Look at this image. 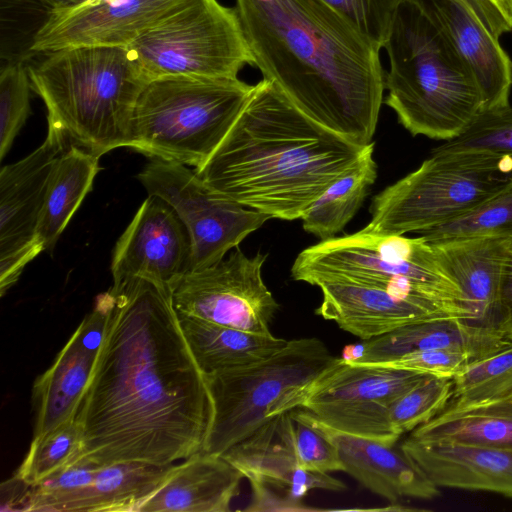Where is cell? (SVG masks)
Segmentation results:
<instances>
[{"instance_id":"1","label":"cell","mask_w":512,"mask_h":512,"mask_svg":"<svg viewBox=\"0 0 512 512\" xmlns=\"http://www.w3.org/2000/svg\"><path fill=\"white\" fill-rule=\"evenodd\" d=\"M106 332L75 421L82 458L172 464L202 450L213 408L171 292L113 283Z\"/></svg>"},{"instance_id":"2","label":"cell","mask_w":512,"mask_h":512,"mask_svg":"<svg viewBox=\"0 0 512 512\" xmlns=\"http://www.w3.org/2000/svg\"><path fill=\"white\" fill-rule=\"evenodd\" d=\"M263 79L307 116L365 146L383 102L380 48L323 0H235Z\"/></svg>"},{"instance_id":"3","label":"cell","mask_w":512,"mask_h":512,"mask_svg":"<svg viewBox=\"0 0 512 512\" xmlns=\"http://www.w3.org/2000/svg\"><path fill=\"white\" fill-rule=\"evenodd\" d=\"M365 146L325 128L262 79L220 145L194 170L213 191L292 221L301 219Z\"/></svg>"},{"instance_id":"4","label":"cell","mask_w":512,"mask_h":512,"mask_svg":"<svg viewBox=\"0 0 512 512\" xmlns=\"http://www.w3.org/2000/svg\"><path fill=\"white\" fill-rule=\"evenodd\" d=\"M47 109L48 129L69 145L101 156L128 147L137 99L146 82L125 47H75L46 53L28 67Z\"/></svg>"},{"instance_id":"5","label":"cell","mask_w":512,"mask_h":512,"mask_svg":"<svg viewBox=\"0 0 512 512\" xmlns=\"http://www.w3.org/2000/svg\"><path fill=\"white\" fill-rule=\"evenodd\" d=\"M383 48L385 104L413 136L451 140L483 111L474 78L415 0L400 4Z\"/></svg>"},{"instance_id":"6","label":"cell","mask_w":512,"mask_h":512,"mask_svg":"<svg viewBox=\"0 0 512 512\" xmlns=\"http://www.w3.org/2000/svg\"><path fill=\"white\" fill-rule=\"evenodd\" d=\"M291 276L317 286L351 281L427 299L469 323L464 292L437 248L423 236L368 230L321 240L296 257Z\"/></svg>"},{"instance_id":"7","label":"cell","mask_w":512,"mask_h":512,"mask_svg":"<svg viewBox=\"0 0 512 512\" xmlns=\"http://www.w3.org/2000/svg\"><path fill=\"white\" fill-rule=\"evenodd\" d=\"M253 89L238 77L151 80L137 99L128 147L199 168L225 138Z\"/></svg>"},{"instance_id":"8","label":"cell","mask_w":512,"mask_h":512,"mask_svg":"<svg viewBox=\"0 0 512 512\" xmlns=\"http://www.w3.org/2000/svg\"><path fill=\"white\" fill-rule=\"evenodd\" d=\"M221 456L251 484L253 499L245 510L300 509L311 490L346 489L329 474L344 470L335 443L303 407L270 418Z\"/></svg>"},{"instance_id":"9","label":"cell","mask_w":512,"mask_h":512,"mask_svg":"<svg viewBox=\"0 0 512 512\" xmlns=\"http://www.w3.org/2000/svg\"><path fill=\"white\" fill-rule=\"evenodd\" d=\"M512 187V155L442 153L376 194L368 230L420 234L450 222Z\"/></svg>"},{"instance_id":"10","label":"cell","mask_w":512,"mask_h":512,"mask_svg":"<svg viewBox=\"0 0 512 512\" xmlns=\"http://www.w3.org/2000/svg\"><path fill=\"white\" fill-rule=\"evenodd\" d=\"M335 359L323 341L304 337L287 341L265 360L204 374L213 414L202 451L221 456L270 418L299 407Z\"/></svg>"},{"instance_id":"11","label":"cell","mask_w":512,"mask_h":512,"mask_svg":"<svg viewBox=\"0 0 512 512\" xmlns=\"http://www.w3.org/2000/svg\"><path fill=\"white\" fill-rule=\"evenodd\" d=\"M141 78H235L254 65L235 8L181 0L127 47Z\"/></svg>"},{"instance_id":"12","label":"cell","mask_w":512,"mask_h":512,"mask_svg":"<svg viewBox=\"0 0 512 512\" xmlns=\"http://www.w3.org/2000/svg\"><path fill=\"white\" fill-rule=\"evenodd\" d=\"M426 374L384 364L334 360L306 391L299 407L339 432L395 445L390 404Z\"/></svg>"},{"instance_id":"13","label":"cell","mask_w":512,"mask_h":512,"mask_svg":"<svg viewBox=\"0 0 512 512\" xmlns=\"http://www.w3.org/2000/svg\"><path fill=\"white\" fill-rule=\"evenodd\" d=\"M148 195L165 200L185 225L191 242L190 270L221 261L271 217L210 189L186 165L152 160L137 175Z\"/></svg>"},{"instance_id":"14","label":"cell","mask_w":512,"mask_h":512,"mask_svg":"<svg viewBox=\"0 0 512 512\" xmlns=\"http://www.w3.org/2000/svg\"><path fill=\"white\" fill-rule=\"evenodd\" d=\"M267 254L246 256L239 248L209 267L188 271L171 290L177 313L269 335L278 303L265 285Z\"/></svg>"},{"instance_id":"15","label":"cell","mask_w":512,"mask_h":512,"mask_svg":"<svg viewBox=\"0 0 512 512\" xmlns=\"http://www.w3.org/2000/svg\"><path fill=\"white\" fill-rule=\"evenodd\" d=\"M70 147L48 129L44 142L0 171V291L18 280L24 267L44 247L37 237L48 178L56 158Z\"/></svg>"},{"instance_id":"16","label":"cell","mask_w":512,"mask_h":512,"mask_svg":"<svg viewBox=\"0 0 512 512\" xmlns=\"http://www.w3.org/2000/svg\"><path fill=\"white\" fill-rule=\"evenodd\" d=\"M191 242L175 210L149 195L118 239L112 257L113 283L144 279L171 292L190 270Z\"/></svg>"},{"instance_id":"17","label":"cell","mask_w":512,"mask_h":512,"mask_svg":"<svg viewBox=\"0 0 512 512\" xmlns=\"http://www.w3.org/2000/svg\"><path fill=\"white\" fill-rule=\"evenodd\" d=\"M181 0H84L50 9L30 49L50 53L75 47H127Z\"/></svg>"},{"instance_id":"18","label":"cell","mask_w":512,"mask_h":512,"mask_svg":"<svg viewBox=\"0 0 512 512\" xmlns=\"http://www.w3.org/2000/svg\"><path fill=\"white\" fill-rule=\"evenodd\" d=\"M322 300L315 313L362 340L434 319H458L443 307L382 286L351 281L317 285Z\"/></svg>"},{"instance_id":"19","label":"cell","mask_w":512,"mask_h":512,"mask_svg":"<svg viewBox=\"0 0 512 512\" xmlns=\"http://www.w3.org/2000/svg\"><path fill=\"white\" fill-rule=\"evenodd\" d=\"M474 78L483 111L510 105L512 60L495 37L455 0H415Z\"/></svg>"},{"instance_id":"20","label":"cell","mask_w":512,"mask_h":512,"mask_svg":"<svg viewBox=\"0 0 512 512\" xmlns=\"http://www.w3.org/2000/svg\"><path fill=\"white\" fill-rule=\"evenodd\" d=\"M437 487L485 491L512 498V451L407 437L401 444Z\"/></svg>"},{"instance_id":"21","label":"cell","mask_w":512,"mask_h":512,"mask_svg":"<svg viewBox=\"0 0 512 512\" xmlns=\"http://www.w3.org/2000/svg\"><path fill=\"white\" fill-rule=\"evenodd\" d=\"M323 426L338 449L343 472L371 492L391 502L403 497L430 500L440 495L439 487L401 448Z\"/></svg>"},{"instance_id":"22","label":"cell","mask_w":512,"mask_h":512,"mask_svg":"<svg viewBox=\"0 0 512 512\" xmlns=\"http://www.w3.org/2000/svg\"><path fill=\"white\" fill-rule=\"evenodd\" d=\"M243 478L225 458L201 450L175 464L137 512H227Z\"/></svg>"},{"instance_id":"23","label":"cell","mask_w":512,"mask_h":512,"mask_svg":"<svg viewBox=\"0 0 512 512\" xmlns=\"http://www.w3.org/2000/svg\"><path fill=\"white\" fill-rule=\"evenodd\" d=\"M511 241L502 238H473L431 243L464 292L471 314L469 324L502 338L505 337L499 330L500 282Z\"/></svg>"},{"instance_id":"24","label":"cell","mask_w":512,"mask_h":512,"mask_svg":"<svg viewBox=\"0 0 512 512\" xmlns=\"http://www.w3.org/2000/svg\"><path fill=\"white\" fill-rule=\"evenodd\" d=\"M512 342L488 334L462 319H434L406 325L348 348L349 363L380 364L403 355L429 350H452L482 358Z\"/></svg>"},{"instance_id":"25","label":"cell","mask_w":512,"mask_h":512,"mask_svg":"<svg viewBox=\"0 0 512 512\" xmlns=\"http://www.w3.org/2000/svg\"><path fill=\"white\" fill-rule=\"evenodd\" d=\"M99 351L75 330L52 365L37 377L32 390L33 438L75 418Z\"/></svg>"},{"instance_id":"26","label":"cell","mask_w":512,"mask_h":512,"mask_svg":"<svg viewBox=\"0 0 512 512\" xmlns=\"http://www.w3.org/2000/svg\"><path fill=\"white\" fill-rule=\"evenodd\" d=\"M177 313V312H176ZM182 333L203 374L250 365L272 356L287 340L177 313Z\"/></svg>"},{"instance_id":"27","label":"cell","mask_w":512,"mask_h":512,"mask_svg":"<svg viewBox=\"0 0 512 512\" xmlns=\"http://www.w3.org/2000/svg\"><path fill=\"white\" fill-rule=\"evenodd\" d=\"M409 437L512 451V396L474 404L449 403Z\"/></svg>"},{"instance_id":"28","label":"cell","mask_w":512,"mask_h":512,"mask_svg":"<svg viewBox=\"0 0 512 512\" xmlns=\"http://www.w3.org/2000/svg\"><path fill=\"white\" fill-rule=\"evenodd\" d=\"M99 156L71 145L59 155L50 172L37 226L44 250H51L92 188Z\"/></svg>"},{"instance_id":"29","label":"cell","mask_w":512,"mask_h":512,"mask_svg":"<svg viewBox=\"0 0 512 512\" xmlns=\"http://www.w3.org/2000/svg\"><path fill=\"white\" fill-rule=\"evenodd\" d=\"M374 142L342 173L301 217L303 228L321 240L335 237L362 206L377 177Z\"/></svg>"},{"instance_id":"30","label":"cell","mask_w":512,"mask_h":512,"mask_svg":"<svg viewBox=\"0 0 512 512\" xmlns=\"http://www.w3.org/2000/svg\"><path fill=\"white\" fill-rule=\"evenodd\" d=\"M174 465L144 461L97 465L84 511L137 512L165 481Z\"/></svg>"},{"instance_id":"31","label":"cell","mask_w":512,"mask_h":512,"mask_svg":"<svg viewBox=\"0 0 512 512\" xmlns=\"http://www.w3.org/2000/svg\"><path fill=\"white\" fill-rule=\"evenodd\" d=\"M96 466L81 458L36 484H27L22 511H84Z\"/></svg>"},{"instance_id":"32","label":"cell","mask_w":512,"mask_h":512,"mask_svg":"<svg viewBox=\"0 0 512 512\" xmlns=\"http://www.w3.org/2000/svg\"><path fill=\"white\" fill-rule=\"evenodd\" d=\"M449 403L474 404L512 396V342L467 363L453 378Z\"/></svg>"},{"instance_id":"33","label":"cell","mask_w":512,"mask_h":512,"mask_svg":"<svg viewBox=\"0 0 512 512\" xmlns=\"http://www.w3.org/2000/svg\"><path fill=\"white\" fill-rule=\"evenodd\" d=\"M83 454L82 432L70 419L46 434L32 438L29 450L14 477L36 484L56 471L79 461Z\"/></svg>"},{"instance_id":"34","label":"cell","mask_w":512,"mask_h":512,"mask_svg":"<svg viewBox=\"0 0 512 512\" xmlns=\"http://www.w3.org/2000/svg\"><path fill=\"white\" fill-rule=\"evenodd\" d=\"M419 235L430 243L473 238L512 240V187L470 212Z\"/></svg>"},{"instance_id":"35","label":"cell","mask_w":512,"mask_h":512,"mask_svg":"<svg viewBox=\"0 0 512 512\" xmlns=\"http://www.w3.org/2000/svg\"><path fill=\"white\" fill-rule=\"evenodd\" d=\"M452 394V378L426 376L390 404L394 430L401 436L426 423L446 408Z\"/></svg>"},{"instance_id":"36","label":"cell","mask_w":512,"mask_h":512,"mask_svg":"<svg viewBox=\"0 0 512 512\" xmlns=\"http://www.w3.org/2000/svg\"><path fill=\"white\" fill-rule=\"evenodd\" d=\"M432 151L512 155V106L482 111L459 136Z\"/></svg>"},{"instance_id":"37","label":"cell","mask_w":512,"mask_h":512,"mask_svg":"<svg viewBox=\"0 0 512 512\" xmlns=\"http://www.w3.org/2000/svg\"><path fill=\"white\" fill-rule=\"evenodd\" d=\"M31 83L21 62L5 65L0 74V159L2 160L30 114Z\"/></svg>"},{"instance_id":"38","label":"cell","mask_w":512,"mask_h":512,"mask_svg":"<svg viewBox=\"0 0 512 512\" xmlns=\"http://www.w3.org/2000/svg\"><path fill=\"white\" fill-rule=\"evenodd\" d=\"M341 12L378 48L387 41L395 14L404 0H323Z\"/></svg>"},{"instance_id":"39","label":"cell","mask_w":512,"mask_h":512,"mask_svg":"<svg viewBox=\"0 0 512 512\" xmlns=\"http://www.w3.org/2000/svg\"><path fill=\"white\" fill-rule=\"evenodd\" d=\"M474 358L464 352L452 350H429L409 353L394 360L380 363L407 369L426 375L453 378Z\"/></svg>"},{"instance_id":"40","label":"cell","mask_w":512,"mask_h":512,"mask_svg":"<svg viewBox=\"0 0 512 512\" xmlns=\"http://www.w3.org/2000/svg\"><path fill=\"white\" fill-rule=\"evenodd\" d=\"M469 11L495 37L512 31V23L492 0H455Z\"/></svg>"},{"instance_id":"41","label":"cell","mask_w":512,"mask_h":512,"mask_svg":"<svg viewBox=\"0 0 512 512\" xmlns=\"http://www.w3.org/2000/svg\"><path fill=\"white\" fill-rule=\"evenodd\" d=\"M499 330L505 338L512 341V241L501 273Z\"/></svg>"},{"instance_id":"42","label":"cell","mask_w":512,"mask_h":512,"mask_svg":"<svg viewBox=\"0 0 512 512\" xmlns=\"http://www.w3.org/2000/svg\"><path fill=\"white\" fill-rule=\"evenodd\" d=\"M45 5L49 6L50 9H61L76 5L84 0H38Z\"/></svg>"},{"instance_id":"43","label":"cell","mask_w":512,"mask_h":512,"mask_svg":"<svg viewBox=\"0 0 512 512\" xmlns=\"http://www.w3.org/2000/svg\"><path fill=\"white\" fill-rule=\"evenodd\" d=\"M512 23V0H492Z\"/></svg>"}]
</instances>
